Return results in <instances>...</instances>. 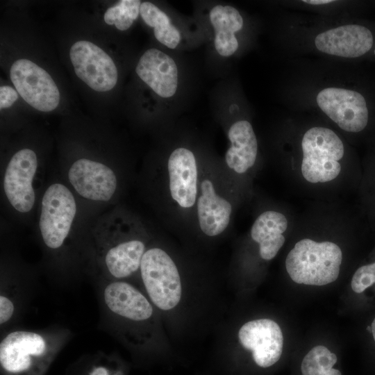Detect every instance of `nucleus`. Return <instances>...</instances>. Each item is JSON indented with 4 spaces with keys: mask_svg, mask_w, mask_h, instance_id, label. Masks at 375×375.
<instances>
[{
    "mask_svg": "<svg viewBox=\"0 0 375 375\" xmlns=\"http://www.w3.org/2000/svg\"><path fill=\"white\" fill-rule=\"evenodd\" d=\"M350 62L287 58L283 98L290 112L314 117L347 137L365 131L370 111L357 89Z\"/></svg>",
    "mask_w": 375,
    "mask_h": 375,
    "instance_id": "1",
    "label": "nucleus"
},
{
    "mask_svg": "<svg viewBox=\"0 0 375 375\" xmlns=\"http://www.w3.org/2000/svg\"><path fill=\"white\" fill-rule=\"evenodd\" d=\"M281 42L287 58H313L350 62L375 55V36L351 16L324 17L287 12L281 25Z\"/></svg>",
    "mask_w": 375,
    "mask_h": 375,
    "instance_id": "2",
    "label": "nucleus"
},
{
    "mask_svg": "<svg viewBox=\"0 0 375 375\" xmlns=\"http://www.w3.org/2000/svg\"><path fill=\"white\" fill-rule=\"evenodd\" d=\"M283 142L288 165L305 185L326 189L343 178L349 153L347 140L324 122L290 112Z\"/></svg>",
    "mask_w": 375,
    "mask_h": 375,
    "instance_id": "3",
    "label": "nucleus"
},
{
    "mask_svg": "<svg viewBox=\"0 0 375 375\" xmlns=\"http://www.w3.org/2000/svg\"><path fill=\"white\" fill-rule=\"evenodd\" d=\"M342 259V251L337 243L303 238L288 252L285 269L294 283L322 286L338 279Z\"/></svg>",
    "mask_w": 375,
    "mask_h": 375,
    "instance_id": "4",
    "label": "nucleus"
},
{
    "mask_svg": "<svg viewBox=\"0 0 375 375\" xmlns=\"http://www.w3.org/2000/svg\"><path fill=\"white\" fill-rule=\"evenodd\" d=\"M64 338L48 333L15 330L0 343V364L9 375L38 374L63 343Z\"/></svg>",
    "mask_w": 375,
    "mask_h": 375,
    "instance_id": "5",
    "label": "nucleus"
},
{
    "mask_svg": "<svg viewBox=\"0 0 375 375\" xmlns=\"http://www.w3.org/2000/svg\"><path fill=\"white\" fill-rule=\"evenodd\" d=\"M146 291L153 304L162 310L174 308L181 297V281L172 258L163 249L153 247L144 252L140 267Z\"/></svg>",
    "mask_w": 375,
    "mask_h": 375,
    "instance_id": "6",
    "label": "nucleus"
},
{
    "mask_svg": "<svg viewBox=\"0 0 375 375\" xmlns=\"http://www.w3.org/2000/svg\"><path fill=\"white\" fill-rule=\"evenodd\" d=\"M76 210L75 197L66 185L54 183L46 189L41 201L39 228L47 248L58 250L65 244Z\"/></svg>",
    "mask_w": 375,
    "mask_h": 375,
    "instance_id": "7",
    "label": "nucleus"
},
{
    "mask_svg": "<svg viewBox=\"0 0 375 375\" xmlns=\"http://www.w3.org/2000/svg\"><path fill=\"white\" fill-rule=\"evenodd\" d=\"M10 79L22 99L42 112L53 110L59 104L60 92L51 76L28 59H19L11 66Z\"/></svg>",
    "mask_w": 375,
    "mask_h": 375,
    "instance_id": "8",
    "label": "nucleus"
},
{
    "mask_svg": "<svg viewBox=\"0 0 375 375\" xmlns=\"http://www.w3.org/2000/svg\"><path fill=\"white\" fill-rule=\"evenodd\" d=\"M37 168L36 153L27 148L16 152L6 167L3 192L10 206L20 213H28L34 207L35 192L33 182Z\"/></svg>",
    "mask_w": 375,
    "mask_h": 375,
    "instance_id": "9",
    "label": "nucleus"
},
{
    "mask_svg": "<svg viewBox=\"0 0 375 375\" xmlns=\"http://www.w3.org/2000/svg\"><path fill=\"white\" fill-rule=\"evenodd\" d=\"M69 57L77 76L97 92L112 90L117 82L118 73L112 59L91 42H75Z\"/></svg>",
    "mask_w": 375,
    "mask_h": 375,
    "instance_id": "10",
    "label": "nucleus"
},
{
    "mask_svg": "<svg viewBox=\"0 0 375 375\" xmlns=\"http://www.w3.org/2000/svg\"><path fill=\"white\" fill-rule=\"evenodd\" d=\"M238 338L241 345L251 351L253 360L260 368L272 367L282 356L283 335L274 320L259 319L245 323L239 330Z\"/></svg>",
    "mask_w": 375,
    "mask_h": 375,
    "instance_id": "11",
    "label": "nucleus"
},
{
    "mask_svg": "<svg viewBox=\"0 0 375 375\" xmlns=\"http://www.w3.org/2000/svg\"><path fill=\"white\" fill-rule=\"evenodd\" d=\"M67 177L74 190L90 201L107 202L114 196L117 188V178L113 169L88 158L74 162Z\"/></svg>",
    "mask_w": 375,
    "mask_h": 375,
    "instance_id": "12",
    "label": "nucleus"
},
{
    "mask_svg": "<svg viewBox=\"0 0 375 375\" xmlns=\"http://www.w3.org/2000/svg\"><path fill=\"white\" fill-rule=\"evenodd\" d=\"M144 242L137 238L101 241L98 247L99 260L110 281H121L140 269L146 251Z\"/></svg>",
    "mask_w": 375,
    "mask_h": 375,
    "instance_id": "13",
    "label": "nucleus"
},
{
    "mask_svg": "<svg viewBox=\"0 0 375 375\" xmlns=\"http://www.w3.org/2000/svg\"><path fill=\"white\" fill-rule=\"evenodd\" d=\"M103 306L114 317L144 322L153 315V307L137 288L123 281H108L102 289Z\"/></svg>",
    "mask_w": 375,
    "mask_h": 375,
    "instance_id": "14",
    "label": "nucleus"
},
{
    "mask_svg": "<svg viewBox=\"0 0 375 375\" xmlns=\"http://www.w3.org/2000/svg\"><path fill=\"white\" fill-rule=\"evenodd\" d=\"M172 199L183 208L192 207L198 196V169L194 153L180 147L170 154L167 162Z\"/></svg>",
    "mask_w": 375,
    "mask_h": 375,
    "instance_id": "15",
    "label": "nucleus"
},
{
    "mask_svg": "<svg viewBox=\"0 0 375 375\" xmlns=\"http://www.w3.org/2000/svg\"><path fill=\"white\" fill-rule=\"evenodd\" d=\"M135 72L140 79L163 98L172 97L178 85L174 60L157 49H149L140 57Z\"/></svg>",
    "mask_w": 375,
    "mask_h": 375,
    "instance_id": "16",
    "label": "nucleus"
},
{
    "mask_svg": "<svg viewBox=\"0 0 375 375\" xmlns=\"http://www.w3.org/2000/svg\"><path fill=\"white\" fill-rule=\"evenodd\" d=\"M197 208L199 227L205 235L217 236L228 227L232 206L229 201L217 194L210 179H203L200 183Z\"/></svg>",
    "mask_w": 375,
    "mask_h": 375,
    "instance_id": "17",
    "label": "nucleus"
},
{
    "mask_svg": "<svg viewBox=\"0 0 375 375\" xmlns=\"http://www.w3.org/2000/svg\"><path fill=\"white\" fill-rule=\"evenodd\" d=\"M290 221L283 212L267 210L260 213L253 222L250 235L259 245V255L265 260L273 259L285 242V233Z\"/></svg>",
    "mask_w": 375,
    "mask_h": 375,
    "instance_id": "18",
    "label": "nucleus"
},
{
    "mask_svg": "<svg viewBox=\"0 0 375 375\" xmlns=\"http://www.w3.org/2000/svg\"><path fill=\"white\" fill-rule=\"evenodd\" d=\"M231 147L225 155L227 166L243 174L252 168L258 153V143L253 126L247 119L234 122L228 132Z\"/></svg>",
    "mask_w": 375,
    "mask_h": 375,
    "instance_id": "19",
    "label": "nucleus"
},
{
    "mask_svg": "<svg viewBox=\"0 0 375 375\" xmlns=\"http://www.w3.org/2000/svg\"><path fill=\"white\" fill-rule=\"evenodd\" d=\"M209 16L215 30L216 51L222 56H232L239 47L235 33L244 27L242 15L233 6L217 5L211 9Z\"/></svg>",
    "mask_w": 375,
    "mask_h": 375,
    "instance_id": "20",
    "label": "nucleus"
},
{
    "mask_svg": "<svg viewBox=\"0 0 375 375\" xmlns=\"http://www.w3.org/2000/svg\"><path fill=\"white\" fill-rule=\"evenodd\" d=\"M140 15L147 25L153 28L156 40L169 49H175L180 42L181 34L171 23L168 15L153 3H141Z\"/></svg>",
    "mask_w": 375,
    "mask_h": 375,
    "instance_id": "21",
    "label": "nucleus"
},
{
    "mask_svg": "<svg viewBox=\"0 0 375 375\" xmlns=\"http://www.w3.org/2000/svg\"><path fill=\"white\" fill-rule=\"evenodd\" d=\"M337 355L323 345H317L306 353L299 364V375H342L335 367Z\"/></svg>",
    "mask_w": 375,
    "mask_h": 375,
    "instance_id": "22",
    "label": "nucleus"
},
{
    "mask_svg": "<svg viewBox=\"0 0 375 375\" xmlns=\"http://www.w3.org/2000/svg\"><path fill=\"white\" fill-rule=\"evenodd\" d=\"M351 2L340 0L287 1V9L324 17L350 16Z\"/></svg>",
    "mask_w": 375,
    "mask_h": 375,
    "instance_id": "23",
    "label": "nucleus"
},
{
    "mask_svg": "<svg viewBox=\"0 0 375 375\" xmlns=\"http://www.w3.org/2000/svg\"><path fill=\"white\" fill-rule=\"evenodd\" d=\"M141 3L139 0H121L106 10L103 19L109 25L114 24L118 30H127L138 18Z\"/></svg>",
    "mask_w": 375,
    "mask_h": 375,
    "instance_id": "24",
    "label": "nucleus"
},
{
    "mask_svg": "<svg viewBox=\"0 0 375 375\" xmlns=\"http://www.w3.org/2000/svg\"><path fill=\"white\" fill-rule=\"evenodd\" d=\"M375 284V262L364 265L354 272L351 287L356 293H362Z\"/></svg>",
    "mask_w": 375,
    "mask_h": 375,
    "instance_id": "25",
    "label": "nucleus"
},
{
    "mask_svg": "<svg viewBox=\"0 0 375 375\" xmlns=\"http://www.w3.org/2000/svg\"><path fill=\"white\" fill-rule=\"evenodd\" d=\"M15 310L14 299L4 292L0 295V324L8 323L13 317Z\"/></svg>",
    "mask_w": 375,
    "mask_h": 375,
    "instance_id": "26",
    "label": "nucleus"
},
{
    "mask_svg": "<svg viewBox=\"0 0 375 375\" xmlns=\"http://www.w3.org/2000/svg\"><path fill=\"white\" fill-rule=\"evenodd\" d=\"M17 91L10 86H1L0 88V109L10 107L17 99Z\"/></svg>",
    "mask_w": 375,
    "mask_h": 375,
    "instance_id": "27",
    "label": "nucleus"
},
{
    "mask_svg": "<svg viewBox=\"0 0 375 375\" xmlns=\"http://www.w3.org/2000/svg\"><path fill=\"white\" fill-rule=\"evenodd\" d=\"M90 375H110V374L106 367L100 366L94 368Z\"/></svg>",
    "mask_w": 375,
    "mask_h": 375,
    "instance_id": "28",
    "label": "nucleus"
},
{
    "mask_svg": "<svg viewBox=\"0 0 375 375\" xmlns=\"http://www.w3.org/2000/svg\"><path fill=\"white\" fill-rule=\"evenodd\" d=\"M371 333L372 334V336H373V338H374V340L375 342V318L374 319V320L372 321V325H371Z\"/></svg>",
    "mask_w": 375,
    "mask_h": 375,
    "instance_id": "29",
    "label": "nucleus"
}]
</instances>
